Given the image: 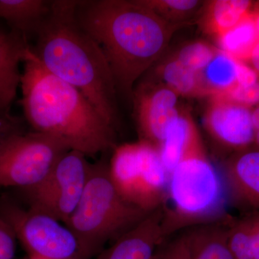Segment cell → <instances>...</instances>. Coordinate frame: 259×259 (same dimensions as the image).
Returning a JSON list of instances; mask_svg holds the SVG:
<instances>
[{"instance_id":"6da1fadb","label":"cell","mask_w":259,"mask_h":259,"mask_svg":"<svg viewBox=\"0 0 259 259\" xmlns=\"http://www.w3.org/2000/svg\"><path fill=\"white\" fill-rule=\"evenodd\" d=\"M76 18L105 56L117 94L133 97L139 78L161 57L178 25L144 1H77Z\"/></svg>"},{"instance_id":"7a4b0ae2","label":"cell","mask_w":259,"mask_h":259,"mask_svg":"<svg viewBox=\"0 0 259 259\" xmlns=\"http://www.w3.org/2000/svg\"><path fill=\"white\" fill-rule=\"evenodd\" d=\"M21 76L22 107L35 132L95 156L115 148L116 131L77 89L51 74L29 47Z\"/></svg>"},{"instance_id":"3957f363","label":"cell","mask_w":259,"mask_h":259,"mask_svg":"<svg viewBox=\"0 0 259 259\" xmlns=\"http://www.w3.org/2000/svg\"><path fill=\"white\" fill-rule=\"evenodd\" d=\"M77 1H52L37 27L34 54L51 74L77 89L97 111L117 130V91L101 49L76 18Z\"/></svg>"},{"instance_id":"277c9868","label":"cell","mask_w":259,"mask_h":259,"mask_svg":"<svg viewBox=\"0 0 259 259\" xmlns=\"http://www.w3.org/2000/svg\"><path fill=\"white\" fill-rule=\"evenodd\" d=\"M149 213L120 195L110 177L109 163L101 159L93 163L79 204L64 225L76 236L84 258L91 259Z\"/></svg>"},{"instance_id":"5b68a950","label":"cell","mask_w":259,"mask_h":259,"mask_svg":"<svg viewBox=\"0 0 259 259\" xmlns=\"http://www.w3.org/2000/svg\"><path fill=\"white\" fill-rule=\"evenodd\" d=\"M224 204L222 179L198 137L168 176L163 206L165 235L221 219Z\"/></svg>"},{"instance_id":"8992f818","label":"cell","mask_w":259,"mask_h":259,"mask_svg":"<svg viewBox=\"0 0 259 259\" xmlns=\"http://www.w3.org/2000/svg\"><path fill=\"white\" fill-rule=\"evenodd\" d=\"M109 171L119 193L135 207L151 212L166 202L168 175L158 148L147 141L116 146Z\"/></svg>"},{"instance_id":"52a82bcc","label":"cell","mask_w":259,"mask_h":259,"mask_svg":"<svg viewBox=\"0 0 259 259\" xmlns=\"http://www.w3.org/2000/svg\"><path fill=\"white\" fill-rule=\"evenodd\" d=\"M0 218L9 225L30 258L85 259L76 236L66 225L22 207L6 194H0Z\"/></svg>"},{"instance_id":"ba28073f","label":"cell","mask_w":259,"mask_h":259,"mask_svg":"<svg viewBox=\"0 0 259 259\" xmlns=\"http://www.w3.org/2000/svg\"><path fill=\"white\" fill-rule=\"evenodd\" d=\"M92 165L86 155L70 150L61 156L40 183L18 190L29 209L55 218L64 224L79 204Z\"/></svg>"},{"instance_id":"9c48e42d","label":"cell","mask_w":259,"mask_h":259,"mask_svg":"<svg viewBox=\"0 0 259 259\" xmlns=\"http://www.w3.org/2000/svg\"><path fill=\"white\" fill-rule=\"evenodd\" d=\"M69 151L59 140L40 133L15 136L0 156V187L23 190L37 185Z\"/></svg>"},{"instance_id":"30bf717a","label":"cell","mask_w":259,"mask_h":259,"mask_svg":"<svg viewBox=\"0 0 259 259\" xmlns=\"http://www.w3.org/2000/svg\"><path fill=\"white\" fill-rule=\"evenodd\" d=\"M136 118L142 141L158 148L170 125L180 116L177 93L171 88L142 86L134 92Z\"/></svg>"},{"instance_id":"8fae6325","label":"cell","mask_w":259,"mask_h":259,"mask_svg":"<svg viewBox=\"0 0 259 259\" xmlns=\"http://www.w3.org/2000/svg\"><path fill=\"white\" fill-rule=\"evenodd\" d=\"M163 221V207H161L149 213L110 247L104 248L97 259H152L167 238Z\"/></svg>"},{"instance_id":"7c38bea8","label":"cell","mask_w":259,"mask_h":259,"mask_svg":"<svg viewBox=\"0 0 259 259\" xmlns=\"http://www.w3.org/2000/svg\"><path fill=\"white\" fill-rule=\"evenodd\" d=\"M207 126L213 137L228 147L243 151L254 142L252 113L243 105L216 104L207 115Z\"/></svg>"},{"instance_id":"4fadbf2b","label":"cell","mask_w":259,"mask_h":259,"mask_svg":"<svg viewBox=\"0 0 259 259\" xmlns=\"http://www.w3.org/2000/svg\"><path fill=\"white\" fill-rule=\"evenodd\" d=\"M224 179L235 202L259 211V148L243 150L228 161Z\"/></svg>"},{"instance_id":"5bb4252c","label":"cell","mask_w":259,"mask_h":259,"mask_svg":"<svg viewBox=\"0 0 259 259\" xmlns=\"http://www.w3.org/2000/svg\"><path fill=\"white\" fill-rule=\"evenodd\" d=\"M230 221L220 219L188 228L182 234L189 259H234L228 244Z\"/></svg>"},{"instance_id":"9a60e30c","label":"cell","mask_w":259,"mask_h":259,"mask_svg":"<svg viewBox=\"0 0 259 259\" xmlns=\"http://www.w3.org/2000/svg\"><path fill=\"white\" fill-rule=\"evenodd\" d=\"M52 1L45 0H0V18L6 20L14 31L27 37L50 13Z\"/></svg>"},{"instance_id":"2e32d148","label":"cell","mask_w":259,"mask_h":259,"mask_svg":"<svg viewBox=\"0 0 259 259\" xmlns=\"http://www.w3.org/2000/svg\"><path fill=\"white\" fill-rule=\"evenodd\" d=\"M29 47L23 34L0 30V83L15 97L21 81L19 65Z\"/></svg>"},{"instance_id":"e0dca14e","label":"cell","mask_w":259,"mask_h":259,"mask_svg":"<svg viewBox=\"0 0 259 259\" xmlns=\"http://www.w3.org/2000/svg\"><path fill=\"white\" fill-rule=\"evenodd\" d=\"M199 136L194 122L187 116L180 115L172 122L166 137L158 148L162 163L168 176Z\"/></svg>"},{"instance_id":"ac0fdd59","label":"cell","mask_w":259,"mask_h":259,"mask_svg":"<svg viewBox=\"0 0 259 259\" xmlns=\"http://www.w3.org/2000/svg\"><path fill=\"white\" fill-rule=\"evenodd\" d=\"M223 51L238 59L250 58L252 51L259 42L254 18L247 14L236 26L220 35Z\"/></svg>"},{"instance_id":"d6986e66","label":"cell","mask_w":259,"mask_h":259,"mask_svg":"<svg viewBox=\"0 0 259 259\" xmlns=\"http://www.w3.org/2000/svg\"><path fill=\"white\" fill-rule=\"evenodd\" d=\"M238 63L239 61L224 51H217L202 70V77L213 90L228 92L236 84Z\"/></svg>"},{"instance_id":"ffe728a7","label":"cell","mask_w":259,"mask_h":259,"mask_svg":"<svg viewBox=\"0 0 259 259\" xmlns=\"http://www.w3.org/2000/svg\"><path fill=\"white\" fill-rule=\"evenodd\" d=\"M250 2L245 0H218L211 8L213 27L220 35L236 26L248 14Z\"/></svg>"},{"instance_id":"44dd1931","label":"cell","mask_w":259,"mask_h":259,"mask_svg":"<svg viewBox=\"0 0 259 259\" xmlns=\"http://www.w3.org/2000/svg\"><path fill=\"white\" fill-rule=\"evenodd\" d=\"M162 75L168 88L182 95H190L196 90L198 83L197 73L187 68L177 59L165 65Z\"/></svg>"},{"instance_id":"7402d4cb","label":"cell","mask_w":259,"mask_h":259,"mask_svg":"<svg viewBox=\"0 0 259 259\" xmlns=\"http://www.w3.org/2000/svg\"><path fill=\"white\" fill-rule=\"evenodd\" d=\"M214 54L215 51L207 44L195 42L181 49L177 59L187 68L197 73L209 64Z\"/></svg>"},{"instance_id":"603a6c76","label":"cell","mask_w":259,"mask_h":259,"mask_svg":"<svg viewBox=\"0 0 259 259\" xmlns=\"http://www.w3.org/2000/svg\"><path fill=\"white\" fill-rule=\"evenodd\" d=\"M158 14L178 15L187 14L198 6L199 2L195 0H164V1H144Z\"/></svg>"},{"instance_id":"cb8c5ba5","label":"cell","mask_w":259,"mask_h":259,"mask_svg":"<svg viewBox=\"0 0 259 259\" xmlns=\"http://www.w3.org/2000/svg\"><path fill=\"white\" fill-rule=\"evenodd\" d=\"M23 133L25 131L21 119L10 111L0 110V156L10 140Z\"/></svg>"},{"instance_id":"d4e9b609","label":"cell","mask_w":259,"mask_h":259,"mask_svg":"<svg viewBox=\"0 0 259 259\" xmlns=\"http://www.w3.org/2000/svg\"><path fill=\"white\" fill-rule=\"evenodd\" d=\"M14 232L8 223L0 218V259H13L16 250Z\"/></svg>"},{"instance_id":"484cf974","label":"cell","mask_w":259,"mask_h":259,"mask_svg":"<svg viewBox=\"0 0 259 259\" xmlns=\"http://www.w3.org/2000/svg\"><path fill=\"white\" fill-rule=\"evenodd\" d=\"M152 259H189L183 236L181 235L162 248L160 246Z\"/></svg>"},{"instance_id":"4316f807","label":"cell","mask_w":259,"mask_h":259,"mask_svg":"<svg viewBox=\"0 0 259 259\" xmlns=\"http://www.w3.org/2000/svg\"><path fill=\"white\" fill-rule=\"evenodd\" d=\"M233 101L243 105H254L259 102V81L248 87L235 85L228 92Z\"/></svg>"},{"instance_id":"83f0119b","label":"cell","mask_w":259,"mask_h":259,"mask_svg":"<svg viewBox=\"0 0 259 259\" xmlns=\"http://www.w3.org/2000/svg\"><path fill=\"white\" fill-rule=\"evenodd\" d=\"M258 81L256 73L239 61L237 71L236 84L242 87H248L254 84Z\"/></svg>"},{"instance_id":"f1b7e54d","label":"cell","mask_w":259,"mask_h":259,"mask_svg":"<svg viewBox=\"0 0 259 259\" xmlns=\"http://www.w3.org/2000/svg\"><path fill=\"white\" fill-rule=\"evenodd\" d=\"M253 259H259V211L249 213Z\"/></svg>"},{"instance_id":"f546056e","label":"cell","mask_w":259,"mask_h":259,"mask_svg":"<svg viewBox=\"0 0 259 259\" xmlns=\"http://www.w3.org/2000/svg\"><path fill=\"white\" fill-rule=\"evenodd\" d=\"M15 97L0 83V110L10 111V106Z\"/></svg>"},{"instance_id":"4dcf8cb0","label":"cell","mask_w":259,"mask_h":259,"mask_svg":"<svg viewBox=\"0 0 259 259\" xmlns=\"http://www.w3.org/2000/svg\"><path fill=\"white\" fill-rule=\"evenodd\" d=\"M250 59H251L252 63L255 69L259 71V42L252 51Z\"/></svg>"},{"instance_id":"1f68e13d","label":"cell","mask_w":259,"mask_h":259,"mask_svg":"<svg viewBox=\"0 0 259 259\" xmlns=\"http://www.w3.org/2000/svg\"><path fill=\"white\" fill-rule=\"evenodd\" d=\"M252 120H253L254 132L259 129V107L252 113Z\"/></svg>"},{"instance_id":"d6a6232c","label":"cell","mask_w":259,"mask_h":259,"mask_svg":"<svg viewBox=\"0 0 259 259\" xmlns=\"http://www.w3.org/2000/svg\"><path fill=\"white\" fill-rule=\"evenodd\" d=\"M254 22L255 28H256L257 33H258L259 36V12L258 13V14L255 15V16L254 17Z\"/></svg>"},{"instance_id":"836d02e7","label":"cell","mask_w":259,"mask_h":259,"mask_svg":"<svg viewBox=\"0 0 259 259\" xmlns=\"http://www.w3.org/2000/svg\"><path fill=\"white\" fill-rule=\"evenodd\" d=\"M29 259H36V258H30H30H29Z\"/></svg>"}]
</instances>
